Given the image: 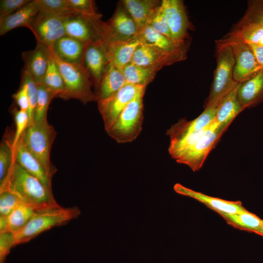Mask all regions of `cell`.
Wrapping results in <instances>:
<instances>
[{
  "instance_id": "obj_1",
  "label": "cell",
  "mask_w": 263,
  "mask_h": 263,
  "mask_svg": "<svg viewBox=\"0 0 263 263\" xmlns=\"http://www.w3.org/2000/svg\"><path fill=\"white\" fill-rule=\"evenodd\" d=\"M8 190L20 202L36 210L60 206L50 191L36 177L29 173L16 161L0 191Z\"/></svg>"
},
{
  "instance_id": "obj_2",
  "label": "cell",
  "mask_w": 263,
  "mask_h": 263,
  "mask_svg": "<svg viewBox=\"0 0 263 263\" xmlns=\"http://www.w3.org/2000/svg\"><path fill=\"white\" fill-rule=\"evenodd\" d=\"M80 213V210L76 206L64 207L59 206L36 210L25 226L15 234L16 245L28 242L52 227L66 225L77 218Z\"/></svg>"
},
{
  "instance_id": "obj_3",
  "label": "cell",
  "mask_w": 263,
  "mask_h": 263,
  "mask_svg": "<svg viewBox=\"0 0 263 263\" xmlns=\"http://www.w3.org/2000/svg\"><path fill=\"white\" fill-rule=\"evenodd\" d=\"M56 135L55 128L46 119L30 124L20 139L52 178L57 169L50 160V152Z\"/></svg>"
},
{
  "instance_id": "obj_4",
  "label": "cell",
  "mask_w": 263,
  "mask_h": 263,
  "mask_svg": "<svg viewBox=\"0 0 263 263\" xmlns=\"http://www.w3.org/2000/svg\"><path fill=\"white\" fill-rule=\"evenodd\" d=\"M52 52L65 84V91L61 98L75 99L84 104L97 101L95 93L92 89L93 82L83 66L63 61Z\"/></svg>"
},
{
  "instance_id": "obj_5",
  "label": "cell",
  "mask_w": 263,
  "mask_h": 263,
  "mask_svg": "<svg viewBox=\"0 0 263 263\" xmlns=\"http://www.w3.org/2000/svg\"><path fill=\"white\" fill-rule=\"evenodd\" d=\"M146 89L139 92L107 131L108 135L119 143L132 142L140 133L143 121V96Z\"/></svg>"
},
{
  "instance_id": "obj_6",
  "label": "cell",
  "mask_w": 263,
  "mask_h": 263,
  "mask_svg": "<svg viewBox=\"0 0 263 263\" xmlns=\"http://www.w3.org/2000/svg\"><path fill=\"white\" fill-rule=\"evenodd\" d=\"M216 42L217 65L206 106L215 98L226 94L239 83L233 78L235 60L232 46Z\"/></svg>"
},
{
  "instance_id": "obj_7",
  "label": "cell",
  "mask_w": 263,
  "mask_h": 263,
  "mask_svg": "<svg viewBox=\"0 0 263 263\" xmlns=\"http://www.w3.org/2000/svg\"><path fill=\"white\" fill-rule=\"evenodd\" d=\"M65 35L86 44L101 41L104 42L106 22L101 19L91 18L72 12L65 16Z\"/></svg>"
},
{
  "instance_id": "obj_8",
  "label": "cell",
  "mask_w": 263,
  "mask_h": 263,
  "mask_svg": "<svg viewBox=\"0 0 263 263\" xmlns=\"http://www.w3.org/2000/svg\"><path fill=\"white\" fill-rule=\"evenodd\" d=\"M225 131L215 120L197 142L176 162L188 166L194 171L199 170Z\"/></svg>"
},
{
  "instance_id": "obj_9",
  "label": "cell",
  "mask_w": 263,
  "mask_h": 263,
  "mask_svg": "<svg viewBox=\"0 0 263 263\" xmlns=\"http://www.w3.org/2000/svg\"><path fill=\"white\" fill-rule=\"evenodd\" d=\"M146 88L127 84L110 97L97 101L98 110L106 131L113 125L129 102L139 92Z\"/></svg>"
},
{
  "instance_id": "obj_10",
  "label": "cell",
  "mask_w": 263,
  "mask_h": 263,
  "mask_svg": "<svg viewBox=\"0 0 263 263\" xmlns=\"http://www.w3.org/2000/svg\"><path fill=\"white\" fill-rule=\"evenodd\" d=\"M66 15L56 16L39 12L27 28L33 32L37 43L43 44L52 49L55 42L65 35Z\"/></svg>"
},
{
  "instance_id": "obj_11",
  "label": "cell",
  "mask_w": 263,
  "mask_h": 263,
  "mask_svg": "<svg viewBox=\"0 0 263 263\" xmlns=\"http://www.w3.org/2000/svg\"><path fill=\"white\" fill-rule=\"evenodd\" d=\"M187 52V51H169L142 43L135 50L132 63L159 70L164 66L186 59Z\"/></svg>"
},
{
  "instance_id": "obj_12",
  "label": "cell",
  "mask_w": 263,
  "mask_h": 263,
  "mask_svg": "<svg viewBox=\"0 0 263 263\" xmlns=\"http://www.w3.org/2000/svg\"><path fill=\"white\" fill-rule=\"evenodd\" d=\"M161 5L172 40L180 44L187 43L188 30L191 28V25L183 1L181 0H163Z\"/></svg>"
},
{
  "instance_id": "obj_13",
  "label": "cell",
  "mask_w": 263,
  "mask_h": 263,
  "mask_svg": "<svg viewBox=\"0 0 263 263\" xmlns=\"http://www.w3.org/2000/svg\"><path fill=\"white\" fill-rule=\"evenodd\" d=\"M106 25L105 45L130 39L138 35L134 21L121 2L117 5L112 18L106 22Z\"/></svg>"
},
{
  "instance_id": "obj_14",
  "label": "cell",
  "mask_w": 263,
  "mask_h": 263,
  "mask_svg": "<svg viewBox=\"0 0 263 263\" xmlns=\"http://www.w3.org/2000/svg\"><path fill=\"white\" fill-rule=\"evenodd\" d=\"M110 63L105 44L99 41L86 44L82 65L90 75L95 89Z\"/></svg>"
},
{
  "instance_id": "obj_15",
  "label": "cell",
  "mask_w": 263,
  "mask_h": 263,
  "mask_svg": "<svg viewBox=\"0 0 263 263\" xmlns=\"http://www.w3.org/2000/svg\"><path fill=\"white\" fill-rule=\"evenodd\" d=\"M227 44L232 46L234 54L233 78L235 81L242 82L261 71L252 50L246 43L233 42Z\"/></svg>"
},
{
  "instance_id": "obj_16",
  "label": "cell",
  "mask_w": 263,
  "mask_h": 263,
  "mask_svg": "<svg viewBox=\"0 0 263 263\" xmlns=\"http://www.w3.org/2000/svg\"><path fill=\"white\" fill-rule=\"evenodd\" d=\"M173 188L176 193L197 200L216 212L222 217L236 213L245 208L240 201H229L209 196L186 188L179 183L176 184Z\"/></svg>"
},
{
  "instance_id": "obj_17",
  "label": "cell",
  "mask_w": 263,
  "mask_h": 263,
  "mask_svg": "<svg viewBox=\"0 0 263 263\" xmlns=\"http://www.w3.org/2000/svg\"><path fill=\"white\" fill-rule=\"evenodd\" d=\"M51 56L52 49L40 43H37L34 49L22 53L24 69L29 73L38 85L42 82Z\"/></svg>"
},
{
  "instance_id": "obj_18",
  "label": "cell",
  "mask_w": 263,
  "mask_h": 263,
  "mask_svg": "<svg viewBox=\"0 0 263 263\" xmlns=\"http://www.w3.org/2000/svg\"><path fill=\"white\" fill-rule=\"evenodd\" d=\"M15 161L29 173L38 178L51 192L52 179L43 166L25 147L20 139L15 148Z\"/></svg>"
},
{
  "instance_id": "obj_19",
  "label": "cell",
  "mask_w": 263,
  "mask_h": 263,
  "mask_svg": "<svg viewBox=\"0 0 263 263\" xmlns=\"http://www.w3.org/2000/svg\"><path fill=\"white\" fill-rule=\"evenodd\" d=\"M142 43L138 35L132 38L113 42L105 45L110 63L123 69L132 62L134 53Z\"/></svg>"
},
{
  "instance_id": "obj_20",
  "label": "cell",
  "mask_w": 263,
  "mask_h": 263,
  "mask_svg": "<svg viewBox=\"0 0 263 263\" xmlns=\"http://www.w3.org/2000/svg\"><path fill=\"white\" fill-rule=\"evenodd\" d=\"M239 102L244 108H250L263 102V71L239 83L237 90Z\"/></svg>"
},
{
  "instance_id": "obj_21",
  "label": "cell",
  "mask_w": 263,
  "mask_h": 263,
  "mask_svg": "<svg viewBox=\"0 0 263 263\" xmlns=\"http://www.w3.org/2000/svg\"><path fill=\"white\" fill-rule=\"evenodd\" d=\"M86 44L76 38L64 35L55 42L52 51L63 61L82 65Z\"/></svg>"
},
{
  "instance_id": "obj_22",
  "label": "cell",
  "mask_w": 263,
  "mask_h": 263,
  "mask_svg": "<svg viewBox=\"0 0 263 263\" xmlns=\"http://www.w3.org/2000/svg\"><path fill=\"white\" fill-rule=\"evenodd\" d=\"M36 0H31L13 14L0 19V35L3 36L19 27H28L39 13Z\"/></svg>"
},
{
  "instance_id": "obj_23",
  "label": "cell",
  "mask_w": 263,
  "mask_h": 263,
  "mask_svg": "<svg viewBox=\"0 0 263 263\" xmlns=\"http://www.w3.org/2000/svg\"><path fill=\"white\" fill-rule=\"evenodd\" d=\"M126 84L122 69L110 62L98 85L95 89L97 102L110 97Z\"/></svg>"
},
{
  "instance_id": "obj_24",
  "label": "cell",
  "mask_w": 263,
  "mask_h": 263,
  "mask_svg": "<svg viewBox=\"0 0 263 263\" xmlns=\"http://www.w3.org/2000/svg\"><path fill=\"white\" fill-rule=\"evenodd\" d=\"M239 84L223 97L217 111L215 121L220 127L225 130L239 113L245 109L237 97Z\"/></svg>"
},
{
  "instance_id": "obj_25",
  "label": "cell",
  "mask_w": 263,
  "mask_h": 263,
  "mask_svg": "<svg viewBox=\"0 0 263 263\" xmlns=\"http://www.w3.org/2000/svg\"><path fill=\"white\" fill-rule=\"evenodd\" d=\"M120 2L134 21L138 34L147 25L150 15L161 1L157 0H122Z\"/></svg>"
},
{
  "instance_id": "obj_26",
  "label": "cell",
  "mask_w": 263,
  "mask_h": 263,
  "mask_svg": "<svg viewBox=\"0 0 263 263\" xmlns=\"http://www.w3.org/2000/svg\"><path fill=\"white\" fill-rule=\"evenodd\" d=\"M36 211L20 204L7 216L0 217V232H18L25 226Z\"/></svg>"
},
{
  "instance_id": "obj_27",
  "label": "cell",
  "mask_w": 263,
  "mask_h": 263,
  "mask_svg": "<svg viewBox=\"0 0 263 263\" xmlns=\"http://www.w3.org/2000/svg\"><path fill=\"white\" fill-rule=\"evenodd\" d=\"M142 43L149 44L169 51H187V44L176 43L166 36L146 25L138 34Z\"/></svg>"
},
{
  "instance_id": "obj_28",
  "label": "cell",
  "mask_w": 263,
  "mask_h": 263,
  "mask_svg": "<svg viewBox=\"0 0 263 263\" xmlns=\"http://www.w3.org/2000/svg\"><path fill=\"white\" fill-rule=\"evenodd\" d=\"M222 217L228 225L240 230L256 233L263 229V220L245 208Z\"/></svg>"
},
{
  "instance_id": "obj_29",
  "label": "cell",
  "mask_w": 263,
  "mask_h": 263,
  "mask_svg": "<svg viewBox=\"0 0 263 263\" xmlns=\"http://www.w3.org/2000/svg\"><path fill=\"white\" fill-rule=\"evenodd\" d=\"M127 84L147 87L154 78L159 71L151 67L137 65L130 63L123 69Z\"/></svg>"
},
{
  "instance_id": "obj_30",
  "label": "cell",
  "mask_w": 263,
  "mask_h": 263,
  "mask_svg": "<svg viewBox=\"0 0 263 263\" xmlns=\"http://www.w3.org/2000/svg\"><path fill=\"white\" fill-rule=\"evenodd\" d=\"M211 125L198 131L170 139L169 152L171 158L176 161L184 155L203 136Z\"/></svg>"
},
{
  "instance_id": "obj_31",
  "label": "cell",
  "mask_w": 263,
  "mask_h": 263,
  "mask_svg": "<svg viewBox=\"0 0 263 263\" xmlns=\"http://www.w3.org/2000/svg\"><path fill=\"white\" fill-rule=\"evenodd\" d=\"M51 90L56 97L61 98L65 91V84L52 52L49 64L41 84Z\"/></svg>"
},
{
  "instance_id": "obj_32",
  "label": "cell",
  "mask_w": 263,
  "mask_h": 263,
  "mask_svg": "<svg viewBox=\"0 0 263 263\" xmlns=\"http://www.w3.org/2000/svg\"><path fill=\"white\" fill-rule=\"evenodd\" d=\"M13 140L3 139L0 145V188L6 182L12 167L15 162V149Z\"/></svg>"
},
{
  "instance_id": "obj_33",
  "label": "cell",
  "mask_w": 263,
  "mask_h": 263,
  "mask_svg": "<svg viewBox=\"0 0 263 263\" xmlns=\"http://www.w3.org/2000/svg\"><path fill=\"white\" fill-rule=\"evenodd\" d=\"M55 94L43 85H38L36 106L34 113L33 122H38L47 119L49 104Z\"/></svg>"
},
{
  "instance_id": "obj_34",
  "label": "cell",
  "mask_w": 263,
  "mask_h": 263,
  "mask_svg": "<svg viewBox=\"0 0 263 263\" xmlns=\"http://www.w3.org/2000/svg\"><path fill=\"white\" fill-rule=\"evenodd\" d=\"M40 12L63 16L73 12L68 0H36Z\"/></svg>"
},
{
  "instance_id": "obj_35",
  "label": "cell",
  "mask_w": 263,
  "mask_h": 263,
  "mask_svg": "<svg viewBox=\"0 0 263 263\" xmlns=\"http://www.w3.org/2000/svg\"><path fill=\"white\" fill-rule=\"evenodd\" d=\"M147 25L150 26L156 31L172 40L171 32L161 4L156 8L150 15Z\"/></svg>"
},
{
  "instance_id": "obj_36",
  "label": "cell",
  "mask_w": 263,
  "mask_h": 263,
  "mask_svg": "<svg viewBox=\"0 0 263 263\" xmlns=\"http://www.w3.org/2000/svg\"><path fill=\"white\" fill-rule=\"evenodd\" d=\"M69 6L73 12L85 16L101 19L102 16L96 8L93 0H68Z\"/></svg>"
},
{
  "instance_id": "obj_37",
  "label": "cell",
  "mask_w": 263,
  "mask_h": 263,
  "mask_svg": "<svg viewBox=\"0 0 263 263\" xmlns=\"http://www.w3.org/2000/svg\"><path fill=\"white\" fill-rule=\"evenodd\" d=\"M21 82L24 83L27 88L30 107L28 112L29 124L33 122L34 110L36 104L38 85L28 72L23 69Z\"/></svg>"
},
{
  "instance_id": "obj_38",
  "label": "cell",
  "mask_w": 263,
  "mask_h": 263,
  "mask_svg": "<svg viewBox=\"0 0 263 263\" xmlns=\"http://www.w3.org/2000/svg\"><path fill=\"white\" fill-rule=\"evenodd\" d=\"M13 113L15 123V132L13 140L15 149L22 134L29 124V117L27 112L19 109H13Z\"/></svg>"
},
{
  "instance_id": "obj_39",
  "label": "cell",
  "mask_w": 263,
  "mask_h": 263,
  "mask_svg": "<svg viewBox=\"0 0 263 263\" xmlns=\"http://www.w3.org/2000/svg\"><path fill=\"white\" fill-rule=\"evenodd\" d=\"M22 203L8 190L0 191V217H6Z\"/></svg>"
},
{
  "instance_id": "obj_40",
  "label": "cell",
  "mask_w": 263,
  "mask_h": 263,
  "mask_svg": "<svg viewBox=\"0 0 263 263\" xmlns=\"http://www.w3.org/2000/svg\"><path fill=\"white\" fill-rule=\"evenodd\" d=\"M16 246L15 234L0 232V263H6V259L12 247Z\"/></svg>"
},
{
  "instance_id": "obj_41",
  "label": "cell",
  "mask_w": 263,
  "mask_h": 263,
  "mask_svg": "<svg viewBox=\"0 0 263 263\" xmlns=\"http://www.w3.org/2000/svg\"><path fill=\"white\" fill-rule=\"evenodd\" d=\"M30 1V0H0V19L13 14Z\"/></svg>"
},
{
  "instance_id": "obj_42",
  "label": "cell",
  "mask_w": 263,
  "mask_h": 263,
  "mask_svg": "<svg viewBox=\"0 0 263 263\" xmlns=\"http://www.w3.org/2000/svg\"><path fill=\"white\" fill-rule=\"evenodd\" d=\"M244 17L255 21L263 26V0H251Z\"/></svg>"
},
{
  "instance_id": "obj_43",
  "label": "cell",
  "mask_w": 263,
  "mask_h": 263,
  "mask_svg": "<svg viewBox=\"0 0 263 263\" xmlns=\"http://www.w3.org/2000/svg\"><path fill=\"white\" fill-rule=\"evenodd\" d=\"M19 109L28 113L30 107L29 100L26 85L21 82L18 91L13 95Z\"/></svg>"
},
{
  "instance_id": "obj_44",
  "label": "cell",
  "mask_w": 263,
  "mask_h": 263,
  "mask_svg": "<svg viewBox=\"0 0 263 263\" xmlns=\"http://www.w3.org/2000/svg\"><path fill=\"white\" fill-rule=\"evenodd\" d=\"M246 43L252 50L257 61L261 68V71H263V46L253 43Z\"/></svg>"
},
{
  "instance_id": "obj_45",
  "label": "cell",
  "mask_w": 263,
  "mask_h": 263,
  "mask_svg": "<svg viewBox=\"0 0 263 263\" xmlns=\"http://www.w3.org/2000/svg\"><path fill=\"white\" fill-rule=\"evenodd\" d=\"M255 234L263 236V229L256 232Z\"/></svg>"
}]
</instances>
